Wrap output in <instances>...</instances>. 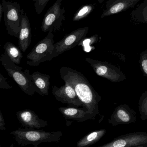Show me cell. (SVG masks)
I'll list each match as a JSON object with an SVG mask.
<instances>
[{
	"label": "cell",
	"mask_w": 147,
	"mask_h": 147,
	"mask_svg": "<svg viewBox=\"0 0 147 147\" xmlns=\"http://www.w3.org/2000/svg\"><path fill=\"white\" fill-rule=\"evenodd\" d=\"M132 20L147 24V0H144L130 13Z\"/></svg>",
	"instance_id": "obj_19"
},
{
	"label": "cell",
	"mask_w": 147,
	"mask_h": 147,
	"mask_svg": "<svg viewBox=\"0 0 147 147\" xmlns=\"http://www.w3.org/2000/svg\"><path fill=\"white\" fill-rule=\"evenodd\" d=\"M136 120V111L127 104H123L118 106L114 109L111 117L108 119V123L113 126H116L118 125L134 123Z\"/></svg>",
	"instance_id": "obj_11"
},
{
	"label": "cell",
	"mask_w": 147,
	"mask_h": 147,
	"mask_svg": "<svg viewBox=\"0 0 147 147\" xmlns=\"http://www.w3.org/2000/svg\"><path fill=\"white\" fill-rule=\"evenodd\" d=\"M5 124V119H4L1 111H0V129L2 130H6Z\"/></svg>",
	"instance_id": "obj_26"
},
{
	"label": "cell",
	"mask_w": 147,
	"mask_h": 147,
	"mask_svg": "<svg viewBox=\"0 0 147 147\" xmlns=\"http://www.w3.org/2000/svg\"><path fill=\"white\" fill-rule=\"evenodd\" d=\"M7 80V78L4 77L1 74H0V88L6 89L12 88V86L9 85Z\"/></svg>",
	"instance_id": "obj_25"
},
{
	"label": "cell",
	"mask_w": 147,
	"mask_h": 147,
	"mask_svg": "<svg viewBox=\"0 0 147 147\" xmlns=\"http://www.w3.org/2000/svg\"><path fill=\"white\" fill-rule=\"evenodd\" d=\"M88 27L79 28L66 35L62 39L55 44L56 51L58 55L62 54L77 46H79L85 39L88 32Z\"/></svg>",
	"instance_id": "obj_9"
},
{
	"label": "cell",
	"mask_w": 147,
	"mask_h": 147,
	"mask_svg": "<svg viewBox=\"0 0 147 147\" xmlns=\"http://www.w3.org/2000/svg\"><path fill=\"white\" fill-rule=\"evenodd\" d=\"M141 0H107L102 18L133 8Z\"/></svg>",
	"instance_id": "obj_13"
},
{
	"label": "cell",
	"mask_w": 147,
	"mask_h": 147,
	"mask_svg": "<svg viewBox=\"0 0 147 147\" xmlns=\"http://www.w3.org/2000/svg\"><path fill=\"white\" fill-rule=\"evenodd\" d=\"M0 61L8 75L15 81L21 90L26 94L33 96L36 93V89L30 70L26 69L22 71L23 68L14 63L5 52L1 55Z\"/></svg>",
	"instance_id": "obj_3"
},
{
	"label": "cell",
	"mask_w": 147,
	"mask_h": 147,
	"mask_svg": "<svg viewBox=\"0 0 147 147\" xmlns=\"http://www.w3.org/2000/svg\"><path fill=\"white\" fill-rule=\"evenodd\" d=\"M60 74L64 82L69 84L74 88L83 103V108L94 117L98 115L103 120L104 116L100 115L98 108V103L102 98L84 75L80 72L66 67L61 68Z\"/></svg>",
	"instance_id": "obj_1"
},
{
	"label": "cell",
	"mask_w": 147,
	"mask_h": 147,
	"mask_svg": "<svg viewBox=\"0 0 147 147\" xmlns=\"http://www.w3.org/2000/svg\"><path fill=\"white\" fill-rule=\"evenodd\" d=\"M4 49L8 57L14 63L18 65L21 63L23 56L22 51L19 47H17L12 43L7 42L5 44Z\"/></svg>",
	"instance_id": "obj_18"
},
{
	"label": "cell",
	"mask_w": 147,
	"mask_h": 147,
	"mask_svg": "<svg viewBox=\"0 0 147 147\" xmlns=\"http://www.w3.org/2000/svg\"><path fill=\"white\" fill-rule=\"evenodd\" d=\"M85 61L88 63L96 74L111 82H119L126 80V76L120 68L106 61H98L86 57Z\"/></svg>",
	"instance_id": "obj_7"
},
{
	"label": "cell",
	"mask_w": 147,
	"mask_h": 147,
	"mask_svg": "<svg viewBox=\"0 0 147 147\" xmlns=\"http://www.w3.org/2000/svg\"><path fill=\"white\" fill-rule=\"evenodd\" d=\"M32 75L36 92L42 96L48 95L50 76L49 75L42 74L38 71L33 72Z\"/></svg>",
	"instance_id": "obj_16"
},
{
	"label": "cell",
	"mask_w": 147,
	"mask_h": 147,
	"mask_svg": "<svg viewBox=\"0 0 147 147\" xmlns=\"http://www.w3.org/2000/svg\"><path fill=\"white\" fill-rule=\"evenodd\" d=\"M138 110L142 120L147 119V91L142 93L139 98Z\"/></svg>",
	"instance_id": "obj_21"
},
{
	"label": "cell",
	"mask_w": 147,
	"mask_h": 147,
	"mask_svg": "<svg viewBox=\"0 0 147 147\" xmlns=\"http://www.w3.org/2000/svg\"><path fill=\"white\" fill-rule=\"evenodd\" d=\"M98 40V35H95L94 36H92L91 38H85L84 39L82 42L80 44V45H82V46L84 47V48H86V47L89 46L97 42Z\"/></svg>",
	"instance_id": "obj_24"
},
{
	"label": "cell",
	"mask_w": 147,
	"mask_h": 147,
	"mask_svg": "<svg viewBox=\"0 0 147 147\" xmlns=\"http://www.w3.org/2000/svg\"><path fill=\"white\" fill-rule=\"evenodd\" d=\"M63 0H56L45 15L41 25L43 32L52 33L59 31L66 20L65 7H61Z\"/></svg>",
	"instance_id": "obj_6"
},
{
	"label": "cell",
	"mask_w": 147,
	"mask_h": 147,
	"mask_svg": "<svg viewBox=\"0 0 147 147\" xmlns=\"http://www.w3.org/2000/svg\"><path fill=\"white\" fill-rule=\"evenodd\" d=\"M139 64L143 75L147 77V49L142 51L140 54Z\"/></svg>",
	"instance_id": "obj_22"
},
{
	"label": "cell",
	"mask_w": 147,
	"mask_h": 147,
	"mask_svg": "<svg viewBox=\"0 0 147 147\" xmlns=\"http://www.w3.org/2000/svg\"><path fill=\"white\" fill-rule=\"evenodd\" d=\"M17 118L22 126L25 128L39 129L48 126L47 121L39 118L38 115L30 109L17 112Z\"/></svg>",
	"instance_id": "obj_12"
},
{
	"label": "cell",
	"mask_w": 147,
	"mask_h": 147,
	"mask_svg": "<svg viewBox=\"0 0 147 147\" xmlns=\"http://www.w3.org/2000/svg\"><path fill=\"white\" fill-rule=\"evenodd\" d=\"M5 25L9 35L18 38L21 28L22 9L17 2L2 0Z\"/></svg>",
	"instance_id": "obj_5"
},
{
	"label": "cell",
	"mask_w": 147,
	"mask_h": 147,
	"mask_svg": "<svg viewBox=\"0 0 147 147\" xmlns=\"http://www.w3.org/2000/svg\"><path fill=\"white\" fill-rule=\"evenodd\" d=\"M52 92L56 99L63 104L76 107L83 106V103L74 89L68 83H65L64 86L59 88L55 85L52 87Z\"/></svg>",
	"instance_id": "obj_10"
},
{
	"label": "cell",
	"mask_w": 147,
	"mask_h": 147,
	"mask_svg": "<svg viewBox=\"0 0 147 147\" xmlns=\"http://www.w3.org/2000/svg\"><path fill=\"white\" fill-rule=\"evenodd\" d=\"M34 128H19L11 132L18 144L25 146L32 144L36 147L42 143L57 142L62 136L61 131L48 132Z\"/></svg>",
	"instance_id": "obj_2"
},
{
	"label": "cell",
	"mask_w": 147,
	"mask_h": 147,
	"mask_svg": "<svg viewBox=\"0 0 147 147\" xmlns=\"http://www.w3.org/2000/svg\"><path fill=\"white\" fill-rule=\"evenodd\" d=\"M97 1L100 3V4H101V3H103L105 1H106V0H97Z\"/></svg>",
	"instance_id": "obj_28"
},
{
	"label": "cell",
	"mask_w": 147,
	"mask_h": 147,
	"mask_svg": "<svg viewBox=\"0 0 147 147\" xmlns=\"http://www.w3.org/2000/svg\"><path fill=\"white\" fill-rule=\"evenodd\" d=\"M58 110L67 119H72L77 122H82L88 119L94 120V117L92 114L88 113L87 111L83 108L74 107H60Z\"/></svg>",
	"instance_id": "obj_15"
},
{
	"label": "cell",
	"mask_w": 147,
	"mask_h": 147,
	"mask_svg": "<svg viewBox=\"0 0 147 147\" xmlns=\"http://www.w3.org/2000/svg\"><path fill=\"white\" fill-rule=\"evenodd\" d=\"M4 14V10L2 3L0 4V22H1L2 16Z\"/></svg>",
	"instance_id": "obj_27"
},
{
	"label": "cell",
	"mask_w": 147,
	"mask_h": 147,
	"mask_svg": "<svg viewBox=\"0 0 147 147\" xmlns=\"http://www.w3.org/2000/svg\"><path fill=\"white\" fill-rule=\"evenodd\" d=\"M53 33L49 32L43 39L39 41L27 55L26 63L32 67L38 66L41 63L51 61L59 56L55 49Z\"/></svg>",
	"instance_id": "obj_4"
},
{
	"label": "cell",
	"mask_w": 147,
	"mask_h": 147,
	"mask_svg": "<svg viewBox=\"0 0 147 147\" xmlns=\"http://www.w3.org/2000/svg\"><path fill=\"white\" fill-rule=\"evenodd\" d=\"M94 8V6L91 4L83 6L75 13L73 18V21H78L85 18L93 11Z\"/></svg>",
	"instance_id": "obj_20"
},
{
	"label": "cell",
	"mask_w": 147,
	"mask_h": 147,
	"mask_svg": "<svg viewBox=\"0 0 147 147\" xmlns=\"http://www.w3.org/2000/svg\"><path fill=\"white\" fill-rule=\"evenodd\" d=\"M50 0H32L37 14L40 15Z\"/></svg>",
	"instance_id": "obj_23"
},
{
	"label": "cell",
	"mask_w": 147,
	"mask_h": 147,
	"mask_svg": "<svg viewBox=\"0 0 147 147\" xmlns=\"http://www.w3.org/2000/svg\"><path fill=\"white\" fill-rule=\"evenodd\" d=\"M99 147H147V133L139 131L121 135Z\"/></svg>",
	"instance_id": "obj_8"
},
{
	"label": "cell",
	"mask_w": 147,
	"mask_h": 147,
	"mask_svg": "<svg viewBox=\"0 0 147 147\" xmlns=\"http://www.w3.org/2000/svg\"><path fill=\"white\" fill-rule=\"evenodd\" d=\"M106 133L105 129L98 130L90 132L80 139L77 142V147H87L92 145L98 142Z\"/></svg>",
	"instance_id": "obj_17"
},
{
	"label": "cell",
	"mask_w": 147,
	"mask_h": 147,
	"mask_svg": "<svg viewBox=\"0 0 147 147\" xmlns=\"http://www.w3.org/2000/svg\"><path fill=\"white\" fill-rule=\"evenodd\" d=\"M21 28L19 37V47L23 52H25L31 42L32 32L28 17L22 9Z\"/></svg>",
	"instance_id": "obj_14"
}]
</instances>
